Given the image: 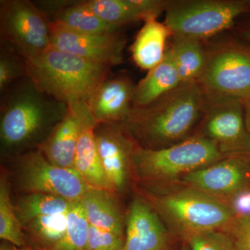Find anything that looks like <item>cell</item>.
Segmentation results:
<instances>
[{
    "mask_svg": "<svg viewBox=\"0 0 250 250\" xmlns=\"http://www.w3.org/2000/svg\"><path fill=\"white\" fill-rule=\"evenodd\" d=\"M206 104L207 97L198 82L182 83L147 106L133 107L125 123L140 147H170L195 134Z\"/></svg>",
    "mask_w": 250,
    "mask_h": 250,
    "instance_id": "obj_1",
    "label": "cell"
},
{
    "mask_svg": "<svg viewBox=\"0 0 250 250\" xmlns=\"http://www.w3.org/2000/svg\"><path fill=\"white\" fill-rule=\"evenodd\" d=\"M1 100L0 139L6 151L32 143L37 148L39 140L45 141L42 135L50 134L68 111V104L42 92L28 77L11 85Z\"/></svg>",
    "mask_w": 250,
    "mask_h": 250,
    "instance_id": "obj_2",
    "label": "cell"
},
{
    "mask_svg": "<svg viewBox=\"0 0 250 250\" xmlns=\"http://www.w3.org/2000/svg\"><path fill=\"white\" fill-rule=\"evenodd\" d=\"M24 62L27 77L42 92L67 104L86 103L111 68L53 47Z\"/></svg>",
    "mask_w": 250,
    "mask_h": 250,
    "instance_id": "obj_3",
    "label": "cell"
},
{
    "mask_svg": "<svg viewBox=\"0 0 250 250\" xmlns=\"http://www.w3.org/2000/svg\"><path fill=\"white\" fill-rule=\"evenodd\" d=\"M225 157L213 141L195 133L170 147L152 149L138 146L131 169L142 180L170 184Z\"/></svg>",
    "mask_w": 250,
    "mask_h": 250,
    "instance_id": "obj_4",
    "label": "cell"
},
{
    "mask_svg": "<svg viewBox=\"0 0 250 250\" xmlns=\"http://www.w3.org/2000/svg\"><path fill=\"white\" fill-rule=\"evenodd\" d=\"M149 201L182 236L228 230L236 220L223 202L187 186L150 195Z\"/></svg>",
    "mask_w": 250,
    "mask_h": 250,
    "instance_id": "obj_5",
    "label": "cell"
},
{
    "mask_svg": "<svg viewBox=\"0 0 250 250\" xmlns=\"http://www.w3.org/2000/svg\"><path fill=\"white\" fill-rule=\"evenodd\" d=\"M250 9L247 1H168L164 24L172 36L202 41L226 30Z\"/></svg>",
    "mask_w": 250,
    "mask_h": 250,
    "instance_id": "obj_6",
    "label": "cell"
},
{
    "mask_svg": "<svg viewBox=\"0 0 250 250\" xmlns=\"http://www.w3.org/2000/svg\"><path fill=\"white\" fill-rule=\"evenodd\" d=\"M0 34L4 47L24 60L51 47L50 23L28 0L0 1Z\"/></svg>",
    "mask_w": 250,
    "mask_h": 250,
    "instance_id": "obj_7",
    "label": "cell"
},
{
    "mask_svg": "<svg viewBox=\"0 0 250 250\" xmlns=\"http://www.w3.org/2000/svg\"><path fill=\"white\" fill-rule=\"evenodd\" d=\"M206 97L205 113L195 133L213 141L225 156L250 157V136L243 101L227 97Z\"/></svg>",
    "mask_w": 250,
    "mask_h": 250,
    "instance_id": "obj_8",
    "label": "cell"
},
{
    "mask_svg": "<svg viewBox=\"0 0 250 250\" xmlns=\"http://www.w3.org/2000/svg\"><path fill=\"white\" fill-rule=\"evenodd\" d=\"M17 180L25 194H49L72 202L80 201L91 189L76 169L51 164L39 149L21 158Z\"/></svg>",
    "mask_w": 250,
    "mask_h": 250,
    "instance_id": "obj_9",
    "label": "cell"
},
{
    "mask_svg": "<svg viewBox=\"0 0 250 250\" xmlns=\"http://www.w3.org/2000/svg\"><path fill=\"white\" fill-rule=\"evenodd\" d=\"M198 83L207 96L249 100L250 51L238 46L215 51L208 56Z\"/></svg>",
    "mask_w": 250,
    "mask_h": 250,
    "instance_id": "obj_10",
    "label": "cell"
},
{
    "mask_svg": "<svg viewBox=\"0 0 250 250\" xmlns=\"http://www.w3.org/2000/svg\"><path fill=\"white\" fill-rule=\"evenodd\" d=\"M51 47L112 67L123 62L126 40L115 33L81 32L50 23Z\"/></svg>",
    "mask_w": 250,
    "mask_h": 250,
    "instance_id": "obj_11",
    "label": "cell"
},
{
    "mask_svg": "<svg viewBox=\"0 0 250 250\" xmlns=\"http://www.w3.org/2000/svg\"><path fill=\"white\" fill-rule=\"evenodd\" d=\"M179 182L224 202L236 192L250 187V157L226 156L190 172Z\"/></svg>",
    "mask_w": 250,
    "mask_h": 250,
    "instance_id": "obj_12",
    "label": "cell"
},
{
    "mask_svg": "<svg viewBox=\"0 0 250 250\" xmlns=\"http://www.w3.org/2000/svg\"><path fill=\"white\" fill-rule=\"evenodd\" d=\"M95 138L100 159L113 192L124 190L131 169L135 149L139 146L125 123H98Z\"/></svg>",
    "mask_w": 250,
    "mask_h": 250,
    "instance_id": "obj_13",
    "label": "cell"
},
{
    "mask_svg": "<svg viewBox=\"0 0 250 250\" xmlns=\"http://www.w3.org/2000/svg\"><path fill=\"white\" fill-rule=\"evenodd\" d=\"M159 214L147 200L134 198L128 210L123 250H171L170 234Z\"/></svg>",
    "mask_w": 250,
    "mask_h": 250,
    "instance_id": "obj_14",
    "label": "cell"
},
{
    "mask_svg": "<svg viewBox=\"0 0 250 250\" xmlns=\"http://www.w3.org/2000/svg\"><path fill=\"white\" fill-rule=\"evenodd\" d=\"M85 107L84 102L68 104L66 115L37 147L51 164L75 168V153Z\"/></svg>",
    "mask_w": 250,
    "mask_h": 250,
    "instance_id": "obj_15",
    "label": "cell"
},
{
    "mask_svg": "<svg viewBox=\"0 0 250 250\" xmlns=\"http://www.w3.org/2000/svg\"><path fill=\"white\" fill-rule=\"evenodd\" d=\"M134 87L126 77L103 81L86 103L97 124L125 123L132 110Z\"/></svg>",
    "mask_w": 250,
    "mask_h": 250,
    "instance_id": "obj_16",
    "label": "cell"
},
{
    "mask_svg": "<svg viewBox=\"0 0 250 250\" xmlns=\"http://www.w3.org/2000/svg\"><path fill=\"white\" fill-rule=\"evenodd\" d=\"M49 23L81 32L115 33L120 28L105 22L88 9L84 1L50 0L35 3Z\"/></svg>",
    "mask_w": 250,
    "mask_h": 250,
    "instance_id": "obj_17",
    "label": "cell"
},
{
    "mask_svg": "<svg viewBox=\"0 0 250 250\" xmlns=\"http://www.w3.org/2000/svg\"><path fill=\"white\" fill-rule=\"evenodd\" d=\"M90 11L115 27L157 19L166 11L167 1L161 0H85Z\"/></svg>",
    "mask_w": 250,
    "mask_h": 250,
    "instance_id": "obj_18",
    "label": "cell"
},
{
    "mask_svg": "<svg viewBox=\"0 0 250 250\" xmlns=\"http://www.w3.org/2000/svg\"><path fill=\"white\" fill-rule=\"evenodd\" d=\"M96 125L86 104L75 153V168L91 188L113 192L99 154L95 134Z\"/></svg>",
    "mask_w": 250,
    "mask_h": 250,
    "instance_id": "obj_19",
    "label": "cell"
},
{
    "mask_svg": "<svg viewBox=\"0 0 250 250\" xmlns=\"http://www.w3.org/2000/svg\"><path fill=\"white\" fill-rule=\"evenodd\" d=\"M172 34L165 24L157 19L145 21L131 46L135 63L143 70H152L165 57L166 42Z\"/></svg>",
    "mask_w": 250,
    "mask_h": 250,
    "instance_id": "obj_20",
    "label": "cell"
},
{
    "mask_svg": "<svg viewBox=\"0 0 250 250\" xmlns=\"http://www.w3.org/2000/svg\"><path fill=\"white\" fill-rule=\"evenodd\" d=\"M182 84L168 47L164 60L152 70L137 85L133 95V107L147 106Z\"/></svg>",
    "mask_w": 250,
    "mask_h": 250,
    "instance_id": "obj_21",
    "label": "cell"
},
{
    "mask_svg": "<svg viewBox=\"0 0 250 250\" xmlns=\"http://www.w3.org/2000/svg\"><path fill=\"white\" fill-rule=\"evenodd\" d=\"M111 192L91 188L82 199L85 216L95 228L125 236L123 216Z\"/></svg>",
    "mask_w": 250,
    "mask_h": 250,
    "instance_id": "obj_22",
    "label": "cell"
},
{
    "mask_svg": "<svg viewBox=\"0 0 250 250\" xmlns=\"http://www.w3.org/2000/svg\"><path fill=\"white\" fill-rule=\"evenodd\" d=\"M168 47L181 83L198 82L205 72L208 57L201 41L172 36Z\"/></svg>",
    "mask_w": 250,
    "mask_h": 250,
    "instance_id": "obj_23",
    "label": "cell"
},
{
    "mask_svg": "<svg viewBox=\"0 0 250 250\" xmlns=\"http://www.w3.org/2000/svg\"><path fill=\"white\" fill-rule=\"evenodd\" d=\"M67 225V212L31 220L23 226L28 246L36 250H49L62 241Z\"/></svg>",
    "mask_w": 250,
    "mask_h": 250,
    "instance_id": "obj_24",
    "label": "cell"
},
{
    "mask_svg": "<svg viewBox=\"0 0 250 250\" xmlns=\"http://www.w3.org/2000/svg\"><path fill=\"white\" fill-rule=\"evenodd\" d=\"M75 202L45 193L25 194L14 205L22 227L34 219L66 213Z\"/></svg>",
    "mask_w": 250,
    "mask_h": 250,
    "instance_id": "obj_25",
    "label": "cell"
},
{
    "mask_svg": "<svg viewBox=\"0 0 250 250\" xmlns=\"http://www.w3.org/2000/svg\"><path fill=\"white\" fill-rule=\"evenodd\" d=\"M0 238L20 248L28 246L22 223L11 201L9 182L4 174H1L0 179Z\"/></svg>",
    "mask_w": 250,
    "mask_h": 250,
    "instance_id": "obj_26",
    "label": "cell"
},
{
    "mask_svg": "<svg viewBox=\"0 0 250 250\" xmlns=\"http://www.w3.org/2000/svg\"><path fill=\"white\" fill-rule=\"evenodd\" d=\"M89 223L82 200L74 202L67 211L65 235L57 246L49 250H87Z\"/></svg>",
    "mask_w": 250,
    "mask_h": 250,
    "instance_id": "obj_27",
    "label": "cell"
},
{
    "mask_svg": "<svg viewBox=\"0 0 250 250\" xmlns=\"http://www.w3.org/2000/svg\"><path fill=\"white\" fill-rule=\"evenodd\" d=\"M182 236L190 250H236L226 230L188 233Z\"/></svg>",
    "mask_w": 250,
    "mask_h": 250,
    "instance_id": "obj_28",
    "label": "cell"
},
{
    "mask_svg": "<svg viewBox=\"0 0 250 250\" xmlns=\"http://www.w3.org/2000/svg\"><path fill=\"white\" fill-rule=\"evenodd\" d=\"M27 77L24 59L1 47L0 51V93L2 95L16 82Z\"/></svg>",
    "mask_w": 250,
    "mask_h": 250,
    "instance_id": "obj_29",
    "label": "cell"
},
{
    "mask_svg": "<svg viewBox=\"0 0 250 250\" xmlns=\"http://www.w3.org/2000/svg\"><path fill=\"white\" fill-rule=\"evenodd\" d=\"M125 236L101 229L89 224L87 250H123Z\"/></svg>",
    "mask_w": 250,
    "mask_h": 250,
    "instance_id": "obj_30",
    "label": "cell"
},
{
    "mask_svg": "<svg viewBox=\"0 0 250 250\" xmlns=\"http://www.w3.org/2000/svg\"><path fill=\"white\" fill-rule=\"evenodd\" d=\"M236 219L250 218V187L242 189L224 202Z\"/></svg>",
    "mask_w": 250,
    "mask_h": 250,
    "instance_id": "obj_31",
    "label": "cell"
},
{
    "mask_svg": "<svg viewBox=\"0 0 250 250\" xmlns=\"http://www.w3.org/2000/svg\"><path fill=\"white\" fill-rule=\"evenodd\" d=\"M226 231L232 238L236 250H250V218L236 219Z\"/></svg>",
    "mask_w": 250,
    "mask_h": 250,
    "instance_id": "obj_32",
    "label": "cell"
},
{
    "mask_svg": "<svg viewBox=\"0 0 250 250\" xmlns=\"http://www.w3.org/2000/svg\"><path fill=\"white\" fill-rule=\"evenodd\" d=\"M0 250H36L32 247L27 246L24 247H17L7 242H2L0 245Z\"/></svg>",
    "mask_w": 250,
    "mask_h": 250,
    "instance_id": "obj_33",
    "label": "cell"
},
{
    "mask_svg": "<svg viewBox=\"0 0 250 250\" xmlns=\"http://www.w3.org/2000/svg\"><path fill=\"white\" fill-rule=\"evenodd\" d=\"M243 103H244L245 118H246L247 129L250 136V99Z\"/></svg>",
    "mask_w": 250,
    "mask_h": 250,
    "instance_id": "obj_34",
    "label": "cell"
},
{
    "mask_svg": "<svg viewBox=\"0 0 250 250\" xmlns=\"http://www.w3.org/2000/svg\"><path fill=\"white\" fill-rule=\"evenodd\" d=\"M243 37L250 42V29L245 31L244 34H243Z\"/></svg>",
    "mask_w": 250,
    "mask_h": 250,
    "instance_id": "obj_35",
    "label": "cell"
},
{
    "mask_svg": "<svg viewBox=\"0 0 250 250\" xmlns=\"http://www.w3.org/2000/svg\"><path fill=\"white\" fill-rule=\"evenodd\" d=\"M180 250H189L188 247L186 243H184L183 246H182V248H181Z\"/></svg>",
    "mask_w": 250,
    "mask_h": 250,
    "instance_id": "obj_36",
    "label": "cell"
},
{
    "mask_svg": "<svg viewBox=\"0 0 250 250\" xmlns=\"http://www.w3.org/2000/svg\"><path fill=\"white\" fill-rule=\"evenodd\" d=\"M247 3H248V4L249 5L250 8V1H247Z\"/></svg>",
    "mask_w": 250,
    "mask_h": 250,
    "instance_id": "obj_37",
    "label": "cell"
}]
</instances>
